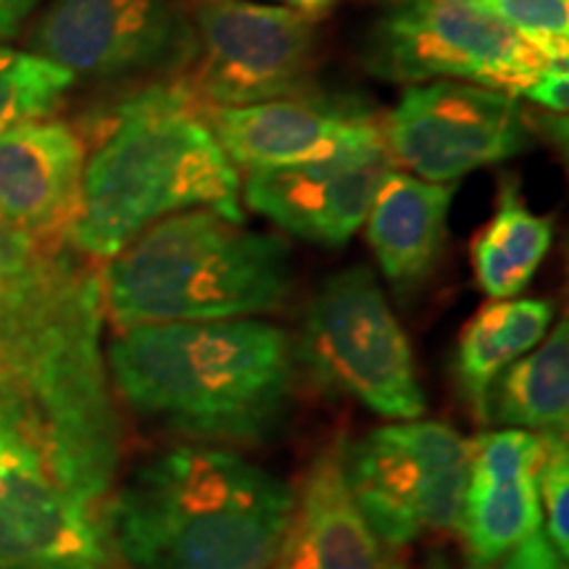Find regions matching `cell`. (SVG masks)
I'll use <instances>...</instances> for the list:
<instances>
[{
    "mask_svg": "<svg viewBox=\"0 0 569 569\" xmlns=\"http://www.w3.org/2000/svg\"><path fill=\"white\" fill-rule=\"evenodd\" d=\"M103 319V277L84 256L0 219V377L38 417L59 480L96 511L124 446Z\"/></svg>",
    "mask_w": 569,
    "mask_h": 569,
    "instance_id": "1",
    "label": "cell"
},
{
    "mask_svg": "<svg viewBox=\"0 0 569 569\" xmlns=\"http://www.w3.org/2000/svg\"><path fill=\"white\" fill-rule=\"evenodd\" d=\"M113 396L134 415L206 443H261L282 425L293 343L261 319L132 325L106 346Z\"/></svg>",
    "mask_w": 569,
    "mask_h": 569,
    "instance_id": "2",
    "label": "cell"
},
{
    "mask_svg": "<svg viewBox=\"0 0 569 569\" xmlns=\"http://www.w3.org/2000/svg\"><path fill=\"white\" fill-rule=\"evenodd\" d=\"M293 498L234 451L177 446L132 469L103 522L132 569H272Z\"/></svg>",
    "mask_w": 569,
    "mask_h": 569,
    "instance_id": "3",
    "label": "cell"
},
{
    "mask_svg": "<svg viewBox=\"0 0 569 569\" xmlns=\"http://www.w3.org/2000/svg\"><path fill=\"white\" fill-rule=\"evenodd\" d=\"M190 209L243 222L240 177L184 84L142 88L111 111L84 161L67 246L109 261L142 230Z\"/></svg>",
    "mask_w": 569,
    "mask_h": 569,
    "instance_id": "4",
    "label": "cell"
},
{
    "mask_svg": "<svg viewBox=\"0 0 569 569\" xmlns=\"http://www.w3.org/2000/svg\"><path fill=\"white\" fill-rule=\"evenodd\" d=\"M101 277L106 317L117 330L246 319L288 301L293 256L280 234L190 209L142 230L106 261Z\"/></svg>",
    "mask_w": 569,
    "mask_h": 569,
    "instance_id": "5",
    "label": "cell"
},
{
    "mask_svg": "<svg viewBox=\"0 0 569 569\" xmlns=\"http://www.w3.org/2000/svg\"><path fill=\"white\" fill-rule=\"evenodd\" d=\"M298 359L325 390L386 419L425 417L409 338L369 267L327 277L303 311Z\"/></svg>",
    "mask_w": 569,
    "mask_h": 569,
    "instance_id": "6",
    "label": "cell"
},
{
    "mask_svg": "<svg viewBox=\"0 0 569 569\" xmlns=\"http://www.w3.org/2000/svg\"><path fill=\"white\" fill-rule=\"evenodd\" d=\"M356 507L388 546L459 532L469 478V440L443 422L403 419L343 443Z\"/></svg>",
    "mask_w": 569,
    "mask_h": 569,
    "instance_id": "7",
    "label": "cell"
},
{
    "mask_svg": "<svg viewBox=\"0 0 569 569\" xmlns=\"http://www.w3.org/2000/svg\"><path fill=\"white\" fill-rule=\"evenodd\" d=\"M0 569H119L103 515L59 480L38 417L3 377Z\"/></svg>",
    "mask_w": 569,
    "mask_h": 569,
    "instance_id": "8",
    "label": "cell"
},
{
    "mask_svg": "<svg viewBox=\"0 0 569 569\" xmlns=\"http://www.w3.org/2000/svg\"><path fill=\"white\" fill-rule=\"evenodd\" d=\"M193 48L180 82L206 109L306 92L317 63L315 21L277 3L184 0Z\"/></svg>",
    "mask_w": 569,
    "mask_h": 569,
    "instance_id": "9",
    "label": "cell"
},
{
    "mask_svg": "<svg viewBox=\"0 0 569 569\" xmlns=\"http://www.w3.org/2000/svg\"><path fill=\"white\" fill-rule=\"evenodd\" d=\"M365 67L388 82L457 80L522 98L549 61L469 0H401L369 30Z\"/></svg>",
    "mask_w": 569,
    "mask_h": 569,
    "instance_id": "10",
    "label": "cell"
},
{
    "mask_svg": "<svg viewBox=\"0 0 569 569\" xmlns=\"http://www.w3.org/2000/svg\"><path fill=\"white\" fill-rule=\"evenodd\" d=\"M382 134L396 167L411 169L419 180L451 184L475 169L522 153L530 127L509 92L438 80L403 90Z\"/></svg>",
    "mask_w": 569,
    "mask_h": 569,
    "instance_id": "11",
    "label": "cell"
},
{
    "mask_svg": "<svg viewBox=\"0 0 569 569\" xmlns=\"http://www.w3.org/2000/svg\"><path fill=\"white\" fill-rule=\"evenodd\" d=\"M190 48L184 0H51L32 32V53L92 80L180 69Z\"/></svg>",
    "mask_w": 569,
    "mask_h": 569,
    "instance_id": "12",
    "label": "cell"
},
{
    "mask_svg": "<svg viewBox=\"0 0 569 569\" xmlns=\"http://www.w3.org/2000/svg\"><path fill=\"white\" fill-rule=\"evenodd\" d=\"M393 169L382 134L319 161L253 169L246 177L243 198L296 238L343 246L367 222L377 190Z\"/></svg>",
    "mask_w": 569,
    "mask_h": 569,
    "instance_id": "13",
    "label": "cell"
},
{
    "mask_svg": "<svg viewBox=\"0 0 569 569\" xmlns=\"http://www.w3.org/2000/svg\"><path fill=\"white\" fill-rule=\"evenodd\" d=\"M201 117L232 167L248 172L319 161L382 138V124L369 106L306 92L253 106L206 109Z\"/></svg>",
    "mask_w": 569,
    "mask_h": 569,
    "instance_id": "14",
    "label": "cell"
},
{
    "mask_svg": "<svg viewBox=\"0 0 569 569\" xmlns=\"http://www.w3.org/2000/svg\"><path fill=\"white\" fill-rule=\"evenodd\" d=\"M538 459V432L503 427L469 440V478L459 525L465 569H496L519 546L543 536Z\"/></svg>",
    "mask_w": 569,
    "mask_h": 569,
    "instance_id": "15",
    "label": "cell"
},
{
    "mask_svg": "<svg viewBox=\"0 0 569 569\" xmlns=\"http://www.w3.org/2000/svg\"><path fill=\"white\" fill-rule=\"evenodd\" d=\"M88 153L74 127L32 119L0 132V219L42 243H67Z\"/></svg>",
    "mask_w": 569,
    "mask_h": 569,
    "instance_id": "16",
    "label": "cell"
},
{
    "mask_svg": "<svg viewBox=\"0 0 569 569\" xmlns=\"http://www.w3.org/2000/svg\"><path fill=\"white\" fill-rule=\"evenodd\" d=\"M274 569H409L356 507L343 472V443L306 469Z\"/></svg>",
    "mask_w": 569,
    "mask_h": 569,
    "instance_id": "17",
    "label": "cell"
},
{
    "mask_svg": "<svg viewBox=\"0 0 569 569\" xmlns=\"http://www.w3.org/2000/svg\"><path fill=\"white\" fill-rule=\"evenodd\" d=\"M457 188L393 169L367 213V240L390 284L415 290L436 269Z\"/></svg>",
    "mask_w": 569,
    "mask_h": 569,
    "instance_id": "18",
    "label": "cell"
},
{
    "mask_svg": "<svg viewBox=\"0 0 569 569\" xmlns=\"http://www.w3.org/2000/svg\"><path fill=\"white\" fill-rule=\"evenodd\" d=\"M553 315L557 309L549 298H503L480 306L465 325L453 353V380L475 422L488 425L496 380L546 338Z\"/></svg>",
    "mask_w": 569,
    "mask_h": 569,
    "instance_id": "19",
    "label": "cell"
},
{
    "mask_svg": "<svg viewBox=\"0 0 569 569\" xmlns=\"http://www.w3.org/2000/svg\"><path fill=\"white\" fill-rule=\"evenodd\" d=\"M488 425L528 432H561L569 425V327L567 319L503 369L490 390Z\"/></svg>",
    "mask_w": 569,
    "mask_h": 569,
    "instance_id": "20",
    "label": "cell"
},
{
    "mask_svg": "<svg viewBox=\"0 0 569 569\" xmlns=\"http://www.w3.org/2000/svg\"><path fill=\"white\" fill-rule=\"evenodd\" d=\"M553 243V219L525 203L515 180L501 182L496 211L472 243L475 280L490 301L517 298L532 282Z\"/></svg>",
    "mask_w": 569,
    "mask_h": 569,
    "instance_id": "21",
    "label": "cell"
},
{
    "mask_svg": "<svg viewBox=\"0 0 569 569\" xmlns=\"http://www.w3.org/2000/svg\"><path fill=\"white\" fill-rule=\"evenodd\" d=\"M77 77L32 51L0 48V132L46 119Z\"/></svg>",
    "mask_w": 569,
    "mask_h": 569,
    "instance_id": "22",
    "label": "cell"
},
{
    "mask_svg": "<svg viewBox=\"0 0 569 569\" xmlns=\"http://www.w3.org/2000/svg\"><path fill=\"white\" fill-rule=\"evenodd\" d=\"M549 63H567L569 0H469Z\"/></svg>",
    "mask_w": 569,
    "mask_h": 569,
    "instance_id": "23",
    "label": "cell"
},
{
    "mask_svg": "<svg viewBox=\"0 0 569 569\" xmlns=\"http://www.w3.org/2000/svg\"><path fill=\"white\" fill-rule=\"evenodd\" d=\"M540 515L553 549L569 559V448L567 436L543 432L536 469Z\"/></svg>",
    "mask_w": 569,
    "mask_h": 569,
    "instance_id": "24",
    "label": "cell"
},
{
    "mask_svg": "<svg viewBox=\"0 0 569 569\" xmlns=\"http://www.w3.org/2000/svg\"><path fill=\"white\" fill-rule=\"evenodd\" d=\"M522 98H530L532 103L549 109L553 117L565 113L569 101L567 63H549V67L540 71V77L530 84V90L525 92Z\"/></svg>",
    "mask_w": 569,
    "mask_h": 569,
    "instance_id": "25",
    "label": "cell"
},
{
    "mask_svg": "<svg viewBox=\"0 0 569 569\" xmlns=\"http://www.w3.org/2000/svg\"><path fill=\"white\" fill-rule=\"evenodd\" d=\"M40 0H0V40L13 38Z\"/></svg>",
    "mask_w": 569,
    "mask_h": 569,
    "instance_id": "26",
    "label": "cell"
},
{
    "mask_svg": "<svg viewBox=\"0 0 569 569\" xmlns=\"http://www.w3.org/2000/svg\"><path fill=\"white\" fill-rule=\"evenodd\" d=\"M277 6H284V9L301 13V17L317 21L322 19L327 11L332 9V6L338 3V0H274Z\"/></svg>",
    "mask_w": 569,
    "mask_h": 569,
    "instance_id": "27",
    "label": "cell"
},
{
    "mask_svg": "<svg viewBox=\"0 0 569 569\" xmlns=\"http://www.w3.org/2000/svg\"><path fill=\"white\" fill-rule=\"evenodd\" d=\"M425 569H457V567H453V561L448 559L443 551H432L425 561Z\"/></svg>",
    "mask_w": 569,
    "mask_h": 569,
    "instance_id": "28",
    "label": "cell"
},
{
    "mask_svg": "<svg viewBox=\"0 0 569 569\" xmlns=\"http://www.w3.org/2000/svg\"><path fill=\"white\" fill-rule=\"evenodd\" d=\"M388 3H401V0H388Z\"/></svg>",
    "mask_w": 569,
    "mask_h": 569,
    "instance_id": "29",
    "label": "cell"
}]
</instances>
